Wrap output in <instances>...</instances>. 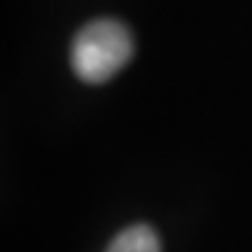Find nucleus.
<instances>
[{
  "instance_id": "f257e3e1",
  "label": "nucleus",
  "mask_w": 252,
  "mask_h": 252,
  "mask_svg": "<svg viewBox=\"0 0 252 252\" xmlns=\"http://www.w3.org/2000/svg\"><path fill=\"white\" fill-rule=\"evenodd\" d=\"M133 56L131 31L115 19L91 21L75 35L70 63L75 75L87 84H105Z\"/></svg>"
},
{
  "instance_id": "f03ea898",
  "label": "nucleus",
  "mask_w": 252,
  "mask_h": 252,
  "mask_svg": "<svg viewBox=\"0 0 252 252\" xmlns=\"http://www.w3.org/2000/svg\"><path fill=\"white\" fill-rule=\"evenodd\" d=\"M108 252H161V243L152 226L133 224L115 236Z\"/></svg>"
}]
</instances>
